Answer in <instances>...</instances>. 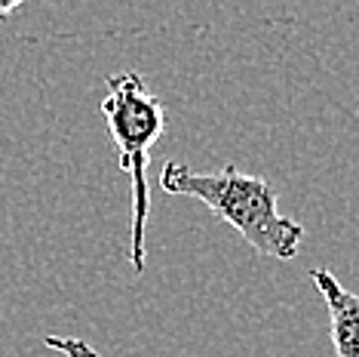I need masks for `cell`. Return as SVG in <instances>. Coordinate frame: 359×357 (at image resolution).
Masks as SVG:
<instances>
[{"label":"cell","mask_w":359,"mask_h":357,"mask_svg":"<svg viewBox=\"0 0 359 357\" xmlns=\"http://www.w3.org/2000/svg\"><path fill=\"white\" fill-rule=\"evenodd\" d=\"M163 191L203 200L222 222L267 259H295L304 228L276 207V191L267 178L240 173L227 164L218 173H194L187 164H166L160 176Z\"/></svg>","instance_id":"cell-1"},{"label":"cell","mask_w":359,"mask_h":357,"mask_svg":"<svg viewBox=\"0 0 359 357\" xmlns=\"http://www.w3.org/2000/svg\"><path fill=\"white\" fill-rule=\"evenodd\" d=\"M43 345L50 351H59L65 357H102L93 345H86L83 339H74V336H46Z\"/></svg>","instance_id":"cell-4"},{"label":"cell","mask_w":359,"mask_h":357,"mask_svg":"<svg viewBox=\"0 0 359 357\" xmlns=\"http://www.w3.org/2000/svg\"><path fill=\"white\" fill-rule=\"evenodd\" d=\"M102 117L108 126L120 169L129 176V197H133V231H129V265L135 274L144 271V234L151 216L148 191V160L154 142L166 129V102L154 96L138 71H120L104 80Z\"/></svg>","instance_id":"cell-2"},{"label":"cell","mask_w":359,"mask_h":357,"mask_svg":"<svg viewBox=\"0 0 359 357\" xmlns=\"http://www.w3.org/2000/svg\"><path fill=\"white\" fill-rule=\"evenodd\" d=\"M19 10H22V4H0V22L10 19V15L19 13Z\"/></svg>","instance_id":"cell-5"},{"label":"cell","mask_w":359,"mask_h":357,"mask_svg":"<svg viewBox=\"0 0 359 357\" xmlns=\"http://www.w3.org/2000/svg\"><path fill=\"white\" fill-rule=\"evenodd\" d=\"M320 296L329 308V330H332V345L334 357H359V293L341 287L329 268H313L310 271Z\"/></svg>","instance_id":"cell-3"}]
</instances>
